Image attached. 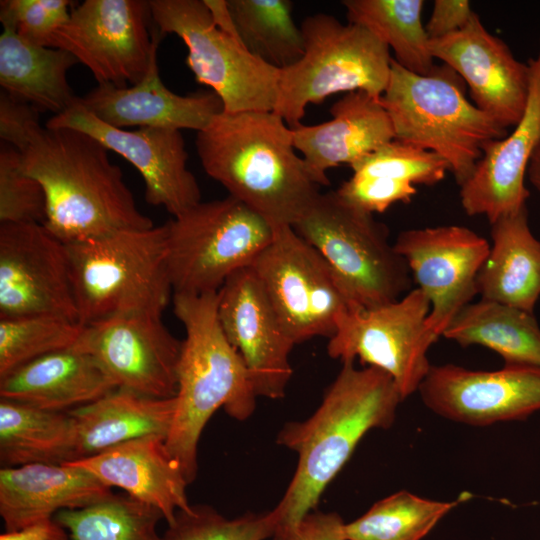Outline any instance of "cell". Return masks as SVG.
Segmentation results:
<instances>
[{
  "instance_id": "1",
  "label": "cell",
  "mask_w": 540,
  "mask_h": 540,
  "mask_svg": "<svg viewBox=\"0 0 540 540\" xmlns=\"http://www.w3.org/2000/svg\"><path fill=\"white\" fill-rule=\"evenodd\" d=\"M401 401L387 373L344 362L317 410L306 420L283 426L277 443L295 451L298 462L287 490L274 508L278 527L273 540H284L315 510L323 491L363 436L372 429L391 427Z\"/></svg>"
},
{
  "instance_id": "2",
  "label": "cell",
  "mask_w": 540,
  "mask_h": 540,
  "mask_svg": "<svg viewBox=\"0 0 540 540\" xmlns=\"http://www.w3.org/2000/svg\"><path fill=\"white\" fill-rule=\"evenodd\" d=\"M195 145L207 175L273 229L292 227L321 194L274 111H223Z\"/></svg>"
},
{
  "instance_id": "3",
  "label": "cell",
  "mask_w": 540,
  "mask_h": 540,
  "mask_svg": "<svg viewBox=\"0 0 540 540\" xmlns=\"http://www.w3.org/2000/svg\"><path fill=\"white\" fill-rule=\"evenodd\" d=\"M108 151L80 130L40 126L20 152L22 170L46 195L44 225L65 244L154 226Z\"/></svg>"
},
{
  "instance_id": "4",
  "label": "cell",
  "mask_w": 540,
  "mask_h": 540,
  "mask_svg": "<svg viewBox=\"0 0 540 540\" xmlns=\"http://www.w3.org/2000/svg\"><path fill=\"white\" fill-rule=\"evenodd\" d=\"M174 313L185 329L178 363L176 409L165 440L187 482L198 472L201 433L217 409L246 420L258 397L245 363L227 339L218 316V292L176 293Z\"/></svg>"
},
{
  "instance_id": "5",
  "label": "cell",
  "mask_w": 540,
  "mask_h": 540,
  "mask_svg": "<svg viewBox=\"0 0 540 540\" xmlns=\"http://www.w3.org/2000/svg\"><path fill=\"white\" fill-rule=\"evenodd\" d=\"M464 84L445 64L419 75L392 57L389 80L379 99L395 139L442 157L459 186L482 157L483 146L508 134L466 98Z\"/></svg>"
},
{
  "instance_id": "6",
  "label": "cell",
  "mask_w": 540,
  "mask_h": 540,
  "mask_svg": "<svg viewBox=\"0 0 540 540\" xmlns=\"http://www.w3.org/2000/svg\"><path fill=\"white\" fill-rule=\"evenodd\" d=\"M66 245L82 326L126 314L162 315L173 296L165 224Z\"/></svg>"
},
{
  "instance_id": "7",
  "label": "cell",
  "mask_w": 540,
  "mask_h": 540,
  "mask_svg": "<svg viewBox=\"0 0 540 540\" xmlns=\"http://www.w3.org/2000/svg\"><path fill=\"white\" fill-rule=\"evenodd\" d=\"M300 28L304 53L280 69L274 109L289 127L302 123L309 104L321 103L337 93L362 90L380 99L389 80L392 57L375 34L325 13L306 17Z\"/></svg>"
},
{
  "instance_id": "8",
  "label": "cell",
  "mask_w": 540,
  "mask_h": 540,
  "mask_svg": "<svg viewBox=\"0 0 540 540\" xmlns=\"http://www.w3.org/2000/svg\"><path fill=\"white\" fill-rule=\"evenodd\" d=\"M292 227L321 254L355 305H383L409 291V268L389 243L387 227L336 191L321 193Z\"/></svg>"
},
{
  "instance_id": "9",
  "label": "cell",
  "mask_w": 540,
  "mask_h": 540,
  "mask_svg": "<svg viewBox=\"0 0 540 540\" xmlns=\"http://www.w3.org/2000/svg\"><path fill=\"white\" fill-rule=\"evenodd\" d=\"M173 294L218 292L237 271L250 267L274 229L232 196L199 202L166 224Z\"/></svg>"
},
{
  "instance_id": "10",
  "label": "cell",
  "mask_w": 540,
  "mask_h": 540,
  "mask_svg": "<svg viewBox=\"0 0 540 540\" xmlns=\"http://www.w3.org/2000/svg\"><path fill=\"white\" fill-rule=\"evenodd\" d=\"M158 32L185 43L195 80L212 89L228 113L274 111L280 68L220 29L204 0H149Z\"/></svg>"
},
{
  "instance_id": "11",
  "label": "cell",
  "mask_w": 540,
  "mask_h": 540,
  "mask_svg": "<svg viewBox=\"0 0 540 540\" xmlns=\"http://www.w3.org/2000/svg\"><path fill=\"white\" fill-rule=\"evenodd\" d=\"M295 344L331 338L355 305L321 254L291 226L274 229L251 265Z\"/></svg>"
},
{
  "instance_id": "12",
  "label": "cell",
  "mask_w": 540,
  "mask_h": 540,
  "mask_svg": "<svg viewBox=\"0 0 540 540\" xmlns=\"http://www.w3.org/2000/svg\"><path fill=\"white\" fill-rule=\"evenodd\" d=\"M430 302L418 288L396 301L364 308L352 306L329 338L332 359L378 368L395 382L402 399L418 389L431 364L427 352L436 340L426 328Z\"/></svg>"
},
{
  "instance_id": "13",
  "label": "cell",
  "mask_w": 540,
  "mask_h": 540,
  "mask_svg": "<svg viewBox=\"0 0 540 540\" xmlns=\"http://www.w3.org/2000/svg\"><path fill=\"white\" fill-rule=\"evenodd\" d=\"M148 19L149 1L85 0L71 8L49 47L71 53L98 84L127 87L144 78L163 37L149 36Z\"/></svg>"
},
{
  "instance_id": "14",
  "label": "cell",
  "mask_w": 540,
  "mask_h": 540,
  "mask_svg": "<svg viewBox=\"0 0 540 540\" xmlns=\"http://www.w3.org/2000/svg\"><path fill=\"white\" fill-rule=\"evenodd\" d=\"M31 315L79 323L67 245L41 223H0V319Z\"/></svg>"
},
{
  "instance_id": "15",
  "label": "cell",
  "mask_w": 540,
  "mask_h": 540,
  "mask_svg": "<svg viewBox=\"0 0 540 540\" xmlns=\"http://www.w3.org/2000/svg\"><path fill=\"white\" fill-rule=\"evenodd\" d=\"M395 250L430 302L426 328L437 341L477 295V276L490 243L459 225L413 228L399 233Z\"/></svg>"
},
{
  "instance_id": "16",
  "label": "cell",
  "mask_w": 540,
  "mask_h": 540,
  "mask_svg": "<svg viewBox=\"0 0 540 540\" xmlns=\"http://www.w3.org/2000/svg\"><path fill=\"white\" fill-rule=\"evenodd\" d=\"M161 316L126 314L83 326L75 346L90 354L117 388L173 398L182 341L170 333Z\"/></svg>"
},
{
  "instance_id": "17",
  "label": "cell",
  "mask_w": 540,
  "mask_h": 540,
  "mask_svg": "<svg viewBox=\"0 0 540 540\" xmlns=\"http://www.w3.org/2000/svg\"><path fill=\"white\" fill-rule=\"evenodd\" d=\"M46 127L80 130L120 154L141 174L147 203L165 208L173 217L201 202L200 188L187 168L188 154L178 130L116 128L87 110L79 97L63 113L53 115Z\"/></svg>"
},
{
  "instance_id": "18",
  "label": "cell",
  "mask_w": 540,
  "mask_h": 540,
  "mask_svg": "<svg viewBox=\"0 0 540 540\" xmlns=\"http://www.w3.org/2000/svg\"><path fill=\"white\" fill-rule=\"evenodd\" d=\"M418 392L433 413L469 426L520 421L540 410V368L504 365L494 371L431 365Z\"/></svg>"
},
{
  "instance_id": "19",
  "label": "cell",
  "mask_w": 540,
  "mask_h": 540,
  "mask_svg": "<svg viewBox=\"0 0 540 540\" xmlns=\"http://www.w3.org/2000/svg\"><path fill=\"white\" fill-rule=\"evenodd\" d=\"M218 316L257 396L282 398L293 373L289 355L295 343L251 266L231 275L218 291Z\"/></svg>"
},
{
  "instance_id": "20",
  "label": "cell",
  "mask_w": 540,
  "mask_h": 540,
  "mask_svg": "<svg viewBox=\"0 0 540 540\" xmlns=\"http://www.w3.org/2000/svg\"><path fill=\"white\" fill-rule=\"evenodd\" d=\"M434 59L468 85L474 105L508 129L520 120L528 97L529 68L475 14L461 30L430 40Z\"/></svg>"
},
{
  "instance_id": "21",
  "label": "cell",
  "mask_w": 540,
  "mask_h": 540,
  "mask_svg": "<svg viewBox=\"0 0 540 540\" xmlns=\"http://www.w3.org/2000/svg\"><path fill=\"white\" fill-rule=\"evenodd\" d=\"M529 91L524 112L512 132L487 142L482 157L460 185V202L469 216H485L490 224L527 205L525 186L529 161L540 144V40L527 62Z\"/></svg>"
},
{
  "instance_id": "22",
  "label": "cell",
  "mask_w": 540,
  "mask_h": 540,
  "mask_svg": "<svg viewBox=\"0 0 540 540\" xmlns=\"http://www.w3.org/2000/svg\"><path fill=\"white\" fill-rule=\"evenodd\" d=\"M79 101L101 121L121 129L139 126L200 132L223 112L222 101L213 91L183 96L169 90L159 76L157 53L137 84H98Z\"/></svg>"
},
{
  "instance_id": "23",
  "label": "cell",
  "mask_w": 540,
  "mask_h": 540,
  "mask_svg": "<svg viewBox=\"0 0 540 540\" xmlns=\"http://www.w3.org/2000/svg\"><path fill=\"white\" fill-rule=\"evenodd\" d=\"M332 119L291 127L293 144L319 186L330 184L327 171L364 157L395 139L388 113L379 99L358 90L346 93L330 108Z\"/></svg>"
},
{
  "instance_id": "24",
  "label": "cell",
  "mask_w": 540,
  "mask_h": 540,
  "mask_svg": "<svg viewBox=\"0 0 540 540\" xmlns=\"http://www.w3.org/2000/svg\"><path fill=\"white\" fill-rule=\"evenodd\" d=\"M165 440L158 435L144 436L69 463L86 469L107 487L121 488L158 509L168 525L178 511L191 505L186 495L189 483Z\"/></svg>"
},
{
  "instance_id": "25",
  "label": "cell",
  "mask_w": 540,
  "mask_h": 540,
  "mask_svg": "<svg viewBox=\"0 0 540 540\" xmlns=\"http://www.w3.org/2000/svg\"><path fill=\"white\" fill-rule=\"evenodd\" d=\"M112 494L93 474L70 463L0 470V516L5 531L53 518L61 510L87 507Z\"/></svg>"
},
{
  "instance_id": "26",
  "label": "cell",
  "mask_w": 540,
  "mask_h": 540,
  "mask_svg": "<svg viewBox=\"0 0 540 540\" xmlns=\"http://www.w3.org/2000/svg\"><path fill=\"white\" fill-rule=\"evenodd\" d=\"M116 388L98 362L74 345L39 357L0 378V399L67 412Z\"/></svg>"
},
{
  "instance_id": "27",
  "label": "cell",
  "mask_w": 540,
  "mask_h": 540,
  "mask_svg": "<svg viewBox=\"0 0 540 540\" xmlns=\"http://www.w3.org/2000/svg\"><path fill=\"white\" fill-rule=\"evenodd\" d=\"M176 399H159L116 388L105 396L67 411L74 425V461L150 435L167 438Z\"/></svg>"
},
{
  "instance_id": "28",
  "label": "cell",
  "mask_w": 540,
  "mask_h": 540,
  "mask_svg": "<svg viewBox=\"0 0 540 540\" xmlns=\"http://www.w3.org/2000/svg\"><path fill=\"white\" fill-rule=\"evenodd\" d=\"M477 293L481 299L534 313L540 297V240L530 229L527 205L491 223Z\"/></svg>"
},
{
  "instance_id": "29",
  "label": "cell",
  "mask_w": 540,
  "mask_h": 540,
  "mask_svg": "<svg viewBox=\"0 0 540 540\" xmlns=\"http://www.w3.org/2000/svg\"><path fill=\"white\" fill-rule=\"evenodd\" d=\"M77 59L69 52L32 44L13 29L3 27L0 35V85L12 98L39 112L58 115L78 98L67 73Z\"/></svg>"
},
{
  "instance_id": "30",
  "label": "cell",
  "mask_w": 540,
  "mask_h": 540,
  "mask_svg": "<svg viewBox=\"0 0 540 540\" xmlns=\"http://www.w3.org/2000/svg\"><path fill=\"white\" fill-rule=\"evenodd\" d=\"M443 337L462 347H486L500 355L504 365L540 368V326L533 312L480 299L455 316Z\"/></svg>"
},
{
  "instance_id": "31",
  "label": "cell",
  "mask_w": 540,
  "mask_h": 540,
  "mask_svg": "<svg viewBox=\"0 0 540 540\" xmlns=\"http://www.w3.org/2000/svg\"><path fill=\"white\" fill-rule=\"evenodd\" d=\"M75 432L68 412H54L0 399L2 467L74 460Z\"/></svg>"
},
{
  "instance_id": "32",
  "label": "cell",
  "mask_w": 540,
  "mask_h": 540,
  "mask_svg": "<svg viewBox=\"0 0 540 540\" xmlns=\"http://www.w3.org/2000/svg\"><path fill=\"white\" fill-rule=\"evenodd\" d=\"M349 23L361 25L375 34L394 59L419 75L436 67L429 48L430 39L422 23V0H344Z\"/></svg>"
},
{
  "instance_id": "33",
  "label": "cell",
  "mask_w": 540,
  "mask_h": 540,
  "mask_svg": "<svg viewBox=\"0 0 540 540\" xmlns=\"http://www.w3.org/2000/svg\"><path fill=\"white\" fill-rule=\"evenodd\" d=\"M238 35L252 54L280 69L304 53L301 28L289 0H227Z\"/></svg>"
},
{
  "instance_id": "34",
  "label": "cell",
  "mask_w": 540,
  "mask_h": 540,
  "mask_svg": "<svg viewBox=\"0 0 540 540\" xmlns=\"http://www.w3.org/2000/svg\"><path fill=\"white\" fill-rule=\"evenodd\" d=\"M420 497L407 490L374 503L362 516L345 523L346 540H421L457 504Z\"/></svg>"
},
{
  "instance_id": "35",
  "label": "cell",
  "mask_w": 540,
  "mask_h": 540,
  "mask_svg": "<svg viewBox=\"0 0 540 540\" xmlns=\"http://www.w3.org/2000/svg\"><path fill=\"white\" fill-rule=\"evenodd\" d=\"M53 518L70 540H161V512L129 495L113 493L84 508L61 510Z\"/></svg>"
},
{
  "instance_id": "36",
  "label": "cell",
  "mask_w": 540,
  "mask_h": 540,
  "mask_svg": "<svg viewBox=\"0 0 540 540\" xmlns=\"http://www.w3.org/2000/svg\"><path fill=\"white\" fill-rule=\"evenodd\" d=\"M83 326L51 315L0 319V378L17 368L78 341Z\"/></svg>"
},
{
  "instance_id": "37",
  "label": "cell",
  "mask_w": 540,
  "mask_h": 540,
  "mask_svg": "<svg viewBox=\"0 0 540 540\" xmlns=\"http://www.w3.org/2000/svg\"><path fill=\"white\" fill-rule=\"evenodd\" d=\"M277 527L274 509L228 519L209 505H191L176 513L161 540H266Z\"/></svg>"
},
{
  "instance_id": "38",
  "label": "cell",
  "mask_w": 540,
  "mask_h": 540,
  "mask_svg": "<svg viewBox=\"0 0 540 540\" xmlns=\"http://www.w3.org/2000/svg\"><path fill=\"white\" fill-rule=\"evenodd\" d=\"M351 169L356 176L431 186L445 178L449 166L434 152L394 139Z\"/></svg>"
},
{
  "instance_id": "39",
  "label": "cell",
  "mask_w": 540,
  "mask_h": 540,
  "mask_svg": "<svg viewBox=\"0 0 540 540\" xmlns=\"http://www.w3.org/2000/svg\"><path fill=\"white\" fill-rule=\"evenodd\" d=\"M46 195L40 182L21 168V153L0 146V223H41L46 220Z\"/></svg>"
},
{
  "instance_id": "40",
  "label": "cell",
  "mask_w": 540,
  "mask_h": 540,
  "mask_svg": "<svg viewBox=\"0 0 540 540\" xmlns=\"http://www.w3.org/2000/svg\"><path fill=\"white\" fill-rule=\"evenodd\" d=\"M69 0H2L0 21L24 40L49 47L53 34L70 18Z\"/></svg>"
},
{
  "instance_id": "41",
  "label": "cell",
  "mask_w": 540,
  "mask_h": 540,
  "mask_svg": "<svg viewBox=\"0 0 540 540\" xmlns=\"http://www.w3.org/2000/svg\"><path fill=\"white\" fill-rule=\"evenodd\" d=\"M335 191L347 203L372 215L385 212L397 202L409 203L417 193L410 183L353 174Z\"/></svg>"
},
{
  "instance_id": "42",
  "label": "cell",
  "mask_w": 540,
  "mask_h": 540,
  "mask_svg": "<svg viewBox=\"0 0 540 540\" xmlns=\"http://www.w3.org/2000/svg\"><path fill=\"white\" fill-rule=\"evenodd\" d=\"M39 111L33 106L18 101L6 92L0 93V137L1 142L22 152L34 132L41 126Z\"/></svg>"
},
{
  "instance_id": "43",
  "label": "cell",
  "mask_w": 540,
  "mask_h": 540,
  "mask_svg": "<svg viewBox=\"0 0 540 540\" xmlns=\"http://www.w3.org/2000/svg\"><path fill=\"white\" fill-rule=\"evenodd\" d=\"M475 14L467 0H435L426 33L430 40L440 39L463 29Z\"/></svg>"
},
{
  "instance_id": "44",
  "label": "cell",
  "mask_w": 540,
  "mask_h": 540,
  "mask_svg": "<svg viewBox=\"0 0 540 540\" xmlns=\"http://www.w3.org/2000/svg\"><path fill=\"white\" fill-rule=\"evenodd\" d=\"M345 522L335 512L312 511L308 513L284 540H346Z\"/></svg>"
},
{
  "instance_id": "45",
  "label": "cell",
  "mask_w": 540,
  "mask_h": 540,
  "mask_svg": "<svg viewBox=\"0 0 540 540\" xmlns=\"http://www.w3.org/2000/svg\"><path fill=\"white\" fill-rule=\"evenodd\" d=\"M0 540H70L66 529L54 518L45 519L23 528L4 531Z\"/></svg>"
},
{
  "instance_id": "46",
  "label": "cell",
  "mask_w": 540,
  "mask_h": 540,
  "mask_svg": "<svg viewBox=\"0 0 540 540\" xmlns=\"http://www.w3.org/2000/svg\"><path fill=\"white\" fill-rule=\"evenodd\" d=\"M526 177L540 194V144L535 149L526 171Z\"/></svg>"
}]
</instances>
